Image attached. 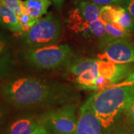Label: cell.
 Masks as SVG:
<instances>
[{"label":"cell","instance_id":"cell-1","mask_svg":"<svg viewBox=\"0 0 134 134\" xmlns=\"http://www.w3.org/2000/svg\"><path fill=\"white\" fill-rule=\"evenodd\" d=\"M1 94L17 108L65 105L77 99L76 93L69 85L31 76L9 80L1 88Z\"/></svg>","mask_w":134,"mask_h":134},{"label":"cell","instance_id":"cell-2","mask_svg":"<svg viewBox=\"0 0 134 134\" xmlns=\"http://www.w3.org/2000/svg\"><path fill=\"white\" fill-rule=\"evenodd\" d=\"M133 97V87L118 85L92 95L94 110L105 131L113 126L119 115Z\"/></svg>","mask_w":134,"mask_h":134},{"label":"cell","instance_id":"cell-3","mask_svg":"<svg viewBox=\"0 0 134 134\" xmlns=\"http://www.w3.org/2000/svg\"><path fill=\"white\" fill-rule=\"evenodd\" d=\"M73 57V50L66 43L29 49L24 53L27 62L36 68L45 70L68 66L71 63Z\"/></svg>","mask_w":134,"mask_h":134},{"label":"cell","instance_id":"cell-4","mask_svg":"<svg viewBox=\"0 0 134 134\" xmlns=\"http://www.w3.org/2000/svg\"><path fill=\"white\" fill-rule=\"evenodd\" d=\"M62 33L61 22L53 14L41 18L29 31L24 33L26 44L30 49L54 44Z\"/></svg>","mask_w":134,"mask_h":134},{"label":"cell","instance_id":"cell-5","mask_svg":"<svg viewBox=\"0 0 134 134\" xmlns=\"http://www.w3.org/2000/svg\"><path fill=\"white\" fill-rule=\"evenodd\" d=\"M73 103L62 105L39 116L40 125L48 134H75L78 117Z\"/></svg>","mask_w":134,"mask_h":134},{"label":"cell","instance_id":"cell-6","mask_svg":"<svg viewBox=\"0 0 134 134\" xmlns=\"http://www.w3.org/2000/svg\"><path fill=\"white\" fill-rule=\"evenodd\" d=\"M99 57L117 63H134V44L128 40L110 42L104 46L103 53Z\"/></svg>","mask_w":134,"mask_h":134},{"label":"cell","instance_id":"cell-7","mask_svg":"<svg viewBox=\"0 0 134 134\" xmlns=\"http://www.w3.org/2000/svg\"><path fill=\"white\" fill-rule=\"evenodd\" d=\"M75 134H103V128L92 104V95L80 108Z\"/></svg>","mask_w":134,"mask_h":134},{"label":"cell","instance_id":"cell-8","mask_svg":"<svg viewBox=\"0 0 134 134\" xmlns=\"http://www.w3.org/2000/svg\"><path fill=\"white\" fill-rule=\"evenodd\" d=\"M98 76H103L117 84L134 73L132 63H117L105 60H96Z\"/></svg>","mask_w":134,"mask_h":134},{"label":"cell","instance_id":"cell-9","mask_svg":"<svg viewBox=\"0 0 134 134\" xmlns=\"http://www.w3.org/2000/svg\"><path fill=\"white\" fill-rule=\"evenodd\" d=\"M39 125V116L23 115L10 124L5 134H31Z\"/></svg>","mask_w":134,"mask_h":134},{"label":"cell","instance_id":"cell-10","mask_svg":"<svg viewBox=\"0 0 134 134\" xmlns=\"http://www.w3.org/2000/svg\"><path fill=\"white\" fill-rule=\"evenodd\" d=\"M0 24L14 32L23 33L18 15L1 4H0Z\"/></svg>","mask_w":134,"mask_h":134},{"label":"cell","instance_id":"cell-11","mask_svg":"<svg viewBox=\"0 0 134 134\" xmlns=\"http://www.w3.org/2000/svg\"><path fill=\"white\" fill-rule=\"evenodd\" d=\"M100 6L89 1H82L78 3L76 10L80 16L88 24L99 19Z\"/></svg>","mask_w":134,"mask_h":134},{"label":"cell","instance_id":"cell-12","mask_svg":"<svg viewBox=\"0 0 134 134\" xmlns=\"http://www.w3.org/2000/svg\"><path fill=\"white\" fill-rule=\"evenodd\" d=\"M23 5L30 16L38 20L47 12L51 1L50 0H26L23 1Z\"/></svg>","mask_w":134,"mask_h":134},{"label":"cell","instance_id":"cell-13","mask_svg":"<svg viewBox=\"0 0 134 134\" xmlns=\"http://www.w3.org/2000/svg\"><path fill=\"white\" fill-rule=\"evenodd\" d=\"M96 59L86 58V59L80 60L73 64H70L67 66L66 75L68 78H71L72 81L80 75L83 71L87 70L94 68L96 65Z\"/></svg>","mask_w":134,"mask_h":134},{"label":"cell","instance_id":"cell-14","mask_svg":"<svg viewBox=\"0 0 134 134\" xmlns=\"http://www.w3.org/2000/svg\"><path fill=\"white\" fill-rule=\"evenodd\" d=\"M98 77L96 65L94 68L87 70L76 77L73 81L76 83L78 88L87 90H93L94 85Z\"/></svg>","mask_w":134,"mask_h":134},{"label":"cell","instance_id":"cell-15","mask_svg":"<svg viewBox=\"0 0 134 134\" xmlns=\"http://www.w3.org/2000/svg\"><path fill=\"white\" fill-rule=\"evenodd\" d=\"M114 23L119 24L128 32H134L133 18L125 8L118 6L117 17Z\"/></svg>","mask_w":134,"mask_h":134},{"label":"cell","instance_id":"cell-16","mask_svg":"<svg viewBox=\"0 0 134 134\" xmlns=\"http://www.w3.org/2000/svg\"><path fill=\"white\" fill-rule=\"evenodd\" d=\"M104 27L111 42L116 40H127L131 36L130 33L125 31L122 26L116 23H113L111 24H105Z\"/></svg>","mask_w":134,"mask_h":134},{"label":"cell","instance_id":"cell-17","mask_svg":"<svg viewBox=\"0 0 134 134\" xmlns=\"http://www.w3.org/2000/svg\"><path fill=\"white\" fill-rule=\"evenodd\" d=\"M90 30L91 34L99 38L100 42L104 46L111 42L108 32L105 31L104 25L99 19L90 23Z\"/></svg>","mask_w":134,"mask_h":134},{"label":"cell","instance_id":"cell-18","mask_svg":"<svg viewBox=\"0 0 134 134\" xmlns=\"http://www.w3.org/2000/svg\"><path fill=\"white\" fill-rule=\"evenodd\" d=\"M118 6H104L100 8L99 20L104 25L111 24L115 21Z\"/></svg>","mask_w":134,"mask_h":134},{"label":"cell","instance_id":"cell-19","mask_svg":"<svg viewBox=\"0 0 134 134\" xmlns=\"http://www.w3.org/2000/svg\"><path fill=\"white\" fill-rule=\"evenodd\" d=\"M0 4L9 8L18 15L27 13L21 0H0Z\"/></svg>","mask_w":134,"mask_h":134},{"label":"cell","instance_id":"cell-20","mask_svg":"<svg viewBox=\"0 0 134 134\" xmlns=\"http://www.w3.org/2000/svg\"><path fill=\"white\" fill-rule=\"evenodd\" d=\"M18 18L23 33H25L29 31L38 21L31 17L28 13H23L18 15Z\"/></svg>","mask_w":134,"mask_h":134},{"label":"cell","instance_id":"cell-21","mask_svg":"<svg viewBox=\"0 0 134 134\" xmlns=\"http://www.w3.org/2000/svg\"><path fill=\"white\" fill-rule=\"evenodd\" d=\"M13 70V63L9 58H0V79L7 78Z\"/></svg>","mask_w":134,"mask_h":134},{"label":"cell","instance_id":"cell-22","mask_svg":"<svg viewBox=\"0 0 134 134\" xmlns=\"http://www.w3.org/2000/svg\"><path fill=\"white\" fill-rule=\"evenodd\" d=\"M115 85L114 81L103 76H98L94 85V91H100Z\"/></svg>","mask_w":134,"mask_h":134},{"label":"cell","instance_id":"cell-23","mask_svg":"<svg viewBox=\"0 0 134 134\" xmlns=\"http://www.w3.org/2000/svg\"><path fill=\"white\" fill-rule=\"evenodd\" d=\"M9 57V43L5 37L0 32V58Z\"/></svg>","mask_w":134,"mask_h":134},{"label":"cell","instance_id":"cell-24","mask_svg":"<svg viewBox=\"0 0 134 134\" xmlns=\"http://www.w3.org/2000/svg\"><path fill=\"white\" fill-rule=\"evenodd\" d=\"M99 6H110L115 4H125L129 0H88Z\"/></svg>","mask_w":134,"mask_h":134},{"label":"cell","instance_id":"cell-25","mask_svg":"<svg viewBox=\"0 0 134 134\" xmlns=\"http://www.w3.org/2000/svg\"><path fill=\"white\" fill-rule=\"evenodd\" d=\"M124 111L127 115L132 124L134 125V97L127 103Z\"/></svg>","mask_w":134,"mask_h":134},{"label":"cell","instance_id":"cell-26","mask_svg":"<svg viewBox=\"0 0 134 134\" xmlns=\"http://www.w3.org/2000/svg\"><path fill=\"white\" fill-rule=\"evenodd\" d=\"M115 85H121V86H132L134 88V73L127 77L124 80L120 82V83L115 84Z\"/></svg>","mask_w":134,"mask_h":134},{"label":"cell","instance_id":"cell-27","mask_svg":"<svg viewBox=\"0 0 134 134\" xmlns=\"http://www.w3.org/2000/svg\"><path fill=\"white\" fill-rule=\"evenodd\" d=\"M125 8L134 18V0H129L125 4Z\"/></svg>","mask_w":134,"mask_h":134},{"label":"cell","instance_id":"cell-28","mask_svg":"<svg viewBox=\"0 0 134 134\" xmlns=\"http://www.w3.org/2000/svg\"><path fill=\"white\" fill-rule=\"evenodd\" d=\"M8 115V111L7 109L4 106L0 105V124H2L3 121L6 119V117Z\"/></svg>","mask_w":134,"mask_h":134},{"label":"cell","instance_id":"cell-29","mask_svg":"<svg viewBox=\"0 0 134 134\" xmlns=\"http://www.w3.org/2000/svg\"><path fill=\"white\" fill-rule=\"evenodd\" d=\"M31 134H48V133L46 130V129L43 128V127L40 125L38 127V128L34 132H32Z\"/></svg>","mask_w":134,"mask_h":134},{"label":"cell","instance_id":"cell-30","mask_svg":"<svg viewBox=\"0 0 134 134\" xmlns=\"http://www.w3.org/2000/svg\"><path fill=\"white\" fill-rule=\"evenodd\" d=\"M52 1L57 7H60L65 0H52Z\"/></svg>","mask_w":134,"mask_h":134}]
</instances>
